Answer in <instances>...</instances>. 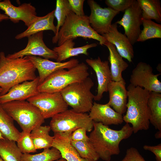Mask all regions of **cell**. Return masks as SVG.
<instances>
[{
    "label": "cell",
    "mask_w": 161,
    "mask_h": 161,
    "mask_svg": "<svg viewBox=\"0 0 161 161\" xmlns=\"http://www.w3.org/2000/svg\"><path fill=\"white\" fill-rule=\"evenodd\" d=\"M133 133L132 127L126 123L119 130L111 129L101 123L94 122V127L89 137L99 158L110 161L112 156L120 152L119 144L129 137Z\"/></svg>",
    "instance_id": "6da1fadb"
},
{
    "label": "cell",
    "mask_w": 161,
    "mask_h": 161,
    "mask_svg": "<svg viewBox=\"0 0 161 161\" xmlns=\"http://www.w3.org/2000/svg\"><path fill=\"white\" fill-rule=\"evenodd\" d=\"M36 69L28 56L11 59L0 52V96L6 94L14 86L37 77Z\"/></svg>",
    "instance_id": "7a4b0ae2"
},
{
    "label": "cell",
    "mask_w": 161,
    "mask_h": 161,
    "mask_svg": "<svg viewBox=\"0 0 161 161\" xmlns=\"http://www.w3.org/2000/svg\"><path fill=\"white\" fill-rule=\"evenodd\" d=\"M128 97L126 114L123 119L132 125L133 132L136 133L149 127L150 112L148 101L150 92L130 84L127 87Z\"/></svg>",
    "instance_id": "3957f363"
},
{
    "label": "cell",
    "mask_w": 161,
    "mask_h": 161,
    "mask_svg": "<svg viewBox=\"0 0 161 161\" xmlns=\"http://www.w3.org/2000/svg\"><path fill=\"white\" fill-rule=\"evenodd\" d=\"M79 37L96 40L102 46L104 45L107 41L105 38L92 28L88 16H78L71 11L67 15L57 37L52 38V41L53 44L58 43L59 46L67 40Z\"/></svg>",
    "instance_id": "277c9868"
},
{
    "label": "cell",
    "mask_w": 161,
    "mask_h": 161,
    "mask_svg": "<svg viewBox=\"0 0 161 161\" xmlns=\"http://www.w3.org/2000/svg\"><path fill=\"white\" fill-rule=\"evenodd\" d=\"M88 69L86 64L82 62L67 70L65 69L58 70L39 84L38 91L49 93L60 92L69 85L82 81L88 77Z\"/></svg>",
    "instance_id": "5b68a950"
},
{
    "label": "cell",
    "mask_w": 161,
    "mask_h": 161,
    "mask_svg": "<svg viewBox=\"0 0 161 161\" xmlns=\"http://www.w3.org/2000/svg\"><path fill=\"white\" fill-rule=\"evenodd\" d=\"M94 85L92 79H85L72 83L60 92L67 105L75 111L85 113L90 111L93 105L95 95L91 89Z\"/></svg>",
    "instance_id": "8992f818"
},
{
    "label": "cell",
    "mask_w": 161,
    "mask_h": 161,
    "mask_svg": "<svg viewBox=\"0 0 161 161\" xmlns=\"http://www.w3.org/2000/svg\"><path fill=\"white\" fill-rule=\"evenodd\" d=\"M1 104L22 131L31 132L44 122L38 109L27 101H13Z\"/></svg>",
    "instance_id": "52a82bcc"
},
{
    "label": "cell",
    "mask_w": 161,
    "mask_h": 161,
    "mask_svg": "<svg viewBox=\"0 0 161 161\" xmlns=\"http://www.w3.org/2000/svg\"><path fill=\"white\" fill-rule=\"evenodd\" d=\"M94 122L86 113L68 109L53 117L49 126L54 133L72 132L81 128H85L87 131L90 132L93 129Z\"/></svg>",
    "instance_id": "ba28073f"
},
{
    "label": "cell",
    "mask_w": 161,
    "mask_h": 161,
    "mask_svg": "<svg viewBox=\"0 0 161 161\" xmlns=\"http://www.w3.org/2000/svg\"><path fill=\"white\" fill-rule=\"evenodd\" d=\"M27 101L38 109L44 119L52 118L68 109V106L60 92H39L27 99Z\"/></svg>",
    "instance_id": "9c48e42d"
},
{
    "label": "cell",
    "mask_w": 161,
    "mask_h": 161,
    "mask_svg": "<svg viewBox=\"0 0 161 161\" xmlns=\"http://www.w3.org/2000/svg\"><path fill=\"white\" fill-rule=\"evenodd\" d=\"M153 71L149 64L142 62L138 63L132 72L130 84L150 92L161 93V82L158 79L161 74H154Z\"/></svg>",
    "instance_id": "30bf717a"
},
{
    "label": "cell",
    "mask_w": 161,
    "mask_h": 161,
    "mask_svg": "<svg viewBox=\"0 0 161 161\" xmlns=\"http://www.w3.org/2000/svg\"><path fill=\"white\" fill-rule=\"evenodd\" d=\"M141 9L137 0L124 11L122 18L115 22L122 26L124 34L133 45L137 42L142 24Z\"/></svg>",
    "instance_id": "8fae6325"
},
{
    "label": "cell",
    "mask_w": 161,
    "mask_h": 161,
    "mask_svg": "<svg viewBox=\"0 0 161 161\" xmlns=\"http://www.w3.org/2000/svg\"><path fill=\"white\" fill-rule=\"evenodd\" d=\"M87 2L91 11L88 16L90 26L101 35L107 33L113 19L120 12L109 7L102 8L93 0Z\"/></svg>",
    "instance_id": "7c38bea8"
},
{
    "label": "cell",
    "mask_w": 161,
    "mask_h": 161,
    "mask_svg": "<svg viewBox=\"0 0 161 161\" xmlns=\"http://www.w3.org/2000/svg\"><path fill=\"white\" fill-rule=\"evenodd\" d=\"M43 32H40L29 37L28 43L25 48L13 54H9L6 57L9 58L15 59L26 56H39L48 59L56 60L58 58L57 53L53 49L48 47L43 41Z\"/></svg>",
    "instance_id": "4fadbf2b"
},
{
    "label": "cell",
    "mask_w": 161,
    "mask_h": 161,
    "mask_svg": "<svg viewBox=\"0 0 161 161\" xmlns=\"http://www.w3.org/2000/svg\"><path fill=\"white\" fill-rule=\"evenodd\" d=\"M0 9L4 12L9 19L15 23L23 21L29 27L37 18L35 8L31 3H24L18 7L14 6L10 0L0 1Z\"/></svg>",
    "instance_id": "5bb4252c"
},
{
    "label": "cell",
    "mask_w": 161,
    "mask_h": 161,
    "mask_svg": "<svg viewBox=\"0 0 161 161\" xmlns=\"http://www.w3.org/2000/svg\"><path fill=\"white\" fill-rule=\"evenodd\" d=\"M27 56L38 70L39 75V84L54 72L61 69H70L79 63L78 60L74 58L66 62H53L38 56Z\"/></svg>",
    "instance_id": "9a60e30c"
},
{
    "label": "cell",
    "mask_w": 161,
    "mask_h": 161,
    "mask_svg": "<svg viewBox=\"0 0 161 161\" xmlns=\"http://www.w3.org/2000/svg\"><path fill=\"white\" fill-rule=\"evenodd\" d=\"M86 61L95 72L97 81V93L94 99L100 100L104 92H107L108 86L112 80L108 61H102L99 57L95 59H87Z\"/></svg>",
    "instance_id": "2e32d148"
},
{
    "label": "cell",
    "mask_w": 161,
    "mask_h": 161,
    "mask_svg": "<svg viewBox=\"0 0 161 161\" xmlns=\"http://www.w3.org/2000/svg\"><path fill=\"white\" fill-rule=\"evenodd\" d=\"M38 76L30 81H26L12 87L5 94L0 96V104L15 100H24L39 93Z\"/></svg>",
    "instance_id": "e0dca14e"
},
{
    "label": "cell",
    "mask_w": 161,
    "mask_h": 161,
    "mask_svg": "<svg viewBox=\"0 0 161 161\" xmlns=\"http://www.w3.org/2000/svg\"><path fill=\"white\" fill-rule=\"evenodd\" d=\"M102 35L114 46L123 58L129 62H132L134 54L133 46L126 36L119 31L117 24H112L108 32Z\"/></svg>",
    "instance_id": "ac0fdd59"
},
{
    "label": "cell",
    "mask_w": 161,
    "mask_h": 161,
    "mask_svg": "<svg viewBox=\"0 0 161 161\" xmlns=\"http://www.w3.org/2000/svg\"><path fill=\"white\" fill-rule=\"evenodd\" d=\"M126 84L124 79L118 81H112L107 87L109 96L107 103L115 111L122 115L126 110L128 93Z\"/></svg>",
    "instance_id": "d6986e66"
},
{
    "label": "cell",
    "mask_w": 161,
    "mask_h": 161,
    "mask_svg": "<svg viewBox=\"0 0 161 161\" xmlns=\"http://www.w3.org/2000/svg\"><path fill=\"white\" fill-rule=\"evenodd\" d=\"M89 114L94 122L108 126L118 125L123 122V116L115 111L107 103L103 104L94 102Z\"/></svg>",
    "instance_id": "ffe728a7"
},
{
    "label": "cell",
    "mask_w": 161,
    "mask_h": 161,
    "mask_svg": "<svg viewBox=\"0 0 161 161\" xmlns=\"http://www.w3.org/2000/svg\"><path fill=\"white\" fill-rule=\"evenodd\" d=\"M72 132L54 133L52 147L57 149L67 161H93L82 158L71 143Z\"/></svg>",
    "instance_id": "44dd1931"
},
{
    "label": "cell",
    "mask_w": 161,
    "mask_h": 161,
    "mask_svg": "<svg viewBox=\"0 0 161 161\" xmlns=\"http://www.w3.org/2000/svg\"><path fill=\"white\" fill-rule=\"evenodd\" d=\"M55 17L54 10L44 16H38L26 30L16 35L15 37V39L19 40L25 37L28 38L33 34L47 30L52 31L55 35L57 30L56 27L54 24Z\"/></svg>",
    "instance_id": "7402d4cb"
},
{
    "label": "cell",
    "mask_w": 161,
    "mask_h": 161,
    "mask_svg": "<svg viewBox=\"0 0 161 161\" xmlns=\"http://www.w3.org/2000/svg\"><path fill=\"white\" fill-rule=\"evenodd\" d=\"M73 40H67L61 45L53 49L58 55L56 62H61L70 57L80 54L88 55V50L90 48L97 46V44L93 43L87 44L80 47H75V43Z\"/></svg>",
    "instance_id": "603a6c76"
},
{
    "label": "cell",
    "mask_w": 161,
    "mask_h": 161,
    "mask_svg": "<svg viewBox=\"0 0 161 161\" xmlns=\"http://www.w3.org/2000/svg\"><path fill=\"white\" fill-rule=\"evenodd\" d=\"M104 45L109 50L108 60L110 64V68L112 80L120 81L123 79L122 73L128 68V64L123 60L113 44L106 41Z\"/></svg>",
    "instance_id": "cb8c5ba5"
},
{
    "label": "cell",
    "mask_w": 161,
    "mask_h": 161,
    "mask_svg": "<svg viewBox=\"0 0 161 161\" xmlns=\"http://www.w3.org/2000/svg\"><path fill=\"white\" fill-rule=\"evenodd\" d=\"M51 130L49 126H40L34 129L30 132V137L37 149L52 147L54 137L49 134Z\"/></svg>",
    "instance_id": "d4e9b609"
},
{
    "label": "cell",
    "mask_w": 161,
    "mask_h": 161,
    "mask_svg": "<svg viewBox=\"0 0 161 161\" xmlns=\"http://www.w3.org/2000/svg\"><path fill=\"white\" fill-rule=\"evenodd\" d=\"M149 121L155 129L161 130V94L150 92L148 101Z\"/></svg>",
    "instance_id": "484cf974"
},
{
    "label": "cell",
    "mask_w": 161,
    "mask_h": 161,
    "mask_svg": "<svg viewBox=\"0 0 161 161\" xmlns=\"http://www.w3.org/2000/svg\"><path fill=\"white\" fill-rule=\"evenodd\" d=\"M13 120L0 104V132L4 138L16 142L20 132L15 126Z\"/></svg>",
    "instance_id": "4316f807"
},
{
    "label": "cell",
    "mask_w": 161,
    "mask_h": 161,
    "mask_svg": "<svg viewBox=\"0 0 161 161\" xmlns=\"http://www.w3.org/2000/svg\"><path fill=\"white\" fill-rule=\"evenodd\" d=\"M141 9L142 18L161 22V6L159 0H137Z\"/></svg>",
    "instance_id": "83f0119b"
},
{
    "label": "cell",
    "mask_w": 161,
    "mask_h": 161,
    "mask_svg": "<svg viewBox=\"0 0 161 161\" xmlns=\"http://www.w3.org/2000/svg\"><path fill=\"white\" fill-rule=\"evenodd\" d=\"M22 154L16 141L4 138L0 140V156L4 161H21Z\"/></svg>",
    "instance_id": "f1b7e54d"
},
{
    "label": "cell",
    "mask_w": 161,
    "mask_h": 161,
    "mask_svg": "<svg viewBox=\"0 0 161 161\" xmlns=\"http://www.w3.org/2000/svg\"><path fill=\"white\" fill-rule=\"evenodd\" d=\"M143 28L141 30L137 42H143L153 38H161V24L152 20L142 18Z\"/></svg>",
    "instance_id": "f546056e"
},
{
    "label": "cell",
    "mask_w": 161,
    "mask_h": 161,
    "mask_svg": "<svg viewBox=\"0 0 161 161\" xmlns=\"http://www.w3.org/2000/svg\"><path fill=\"white\" fill-rule=\"evenodd\" d=\"M61 157L59 151L52 147L51 149H44L42 152L37 154H23L21 161H53Z\"/></svg>",
    "instance_id": "4dcf8cb0"
},
{
    "label": "cell",
    "mask_w": 161,
    "mask_h": 161,
    "mask_svg": "<svg viewBox=\"0 0 161 161\" xmlns=\"http://www.w3.org/2000/svg\"><path fill=\"white\" fill-rule=\"evenodd\" d=\"M71 143L82 158L93 161H97L99 157L89 140L73 141Z\"/></svg>",
    "instance_id": "1f68e13d"
},
{
    "label": "cell",
    "mask_w": 161,
    "mask_h": 161,
    "mask_svg": "<svg viewBox=\"0 0 161 161\" xmlns=\"http://www.w3.org/2000/svg\"><path fill=\"white\" fill-rule=\"evenodd\" d=\"M72 11L68 0H57L55 9L54 10V16L57 19L56 33L52 38L57 36L60 27L64 24L68 14Z\"/></svg>",
    "instance_id": "d6a6232c"
},
{
    "label": "cell",
    "mask_w": 161,
    "mask_h": 161,
    "mask_svg": "<svg viewBox=\"0 0 161 161\" xmlns=\"http://www.w3.org/2000/svg\"><path fill=\"white\" fill-rule=\"evenodd\" d=\"M17 145L22 154L37 151L30 137V132L23 131L20 132L16 141Z\"/></svg>",
    "instance_id": "836d02e7"
},
{
    "label": "cell",
    "mask_w": 161,
    "mask_h": 161,
    "mask_svg": "<svg viewBox=\"0 0 161 161\" xmlns=\"http://www.w3.org/2000/svg\"><path fill=\"white\" fill-rule=\"evenodd\" d=\"M135 0H106L105 3L114 10L119 12L124 11L130 7Z\"/></svg>",
    "instance_id": "e575fe53"
},
{
    "label": "cell",
    "mask_w": 161,
    "mask_h": 161,
    "mask_svg": "<svg viewBox=\"0 0 161 161\" xmlns=\"http://www.w3.org/2000/svg\"><path fill=\"white\" fill-rule=\"evenodd\" d=\"M121 161H146L137 149L133 147L127 149L125 156Z\"/></svg>",
    "instance_id": "d590c367"
},
{
    "label": "cell",
    "mask_w": 161,
    "mask_h": 161,
    "mask_svg": "<svg viewBox=\"0 0 161 161\" xmlns=\"http://www.w3.org/2000/svg\"><path fill=\"white\" fill-rule=\"evenodd\" d=\"M71 10L76 15L78 16L85 15L83 5L84 0H68Z\"/></svg>",
    "instance_id": "8d00e7d4"
},
{
    "label": "cell",
    "mask_w": 161,
    "mask_h": 161,
    "mask_svg": "<svg viewBox=\"0 0 161 161\" xmlns=\"http://www.w3.org/2000/svg\"><path fill=\"white\" fill-rule=\"evenodd\" d=\"M86 129L84 128L76 129L72 134L71 140L76 141L89 140V137L86 134Z\"/></svg>",
    "instance_id": "74e56055"
},
{
    "label": "cell",
    "mask_w": 161,
    "mask_h": 161,
    "mask_svg": "<svg viewBox=\"0 0 161 161\" xmlns=\"http://www.w3.org/2000/svg\"><path fill=\"white\" fill-rule=\"evenodd\" d=\"M143 148L145 150L151 151L155 155L156 161H161V144L151 146L145 145Z\"/></svg>",
    "instance_id": "f35d334b"
},
{
    "label": "cell",
    "mask_w": 161,
    "mask_h": 161,
    "mask_svg": "<svg viewBox=\"0 0 161 161\" xmlns=\"http://www.w3.org/2000/svg\"><path fill=\"white\" fill-rule=\"evenodd\" d=\"M9 19V17L4 14L1 13L0 11V22L3 20H8Z\"/></svg>",
    "instance_id": "ab89813d"
},
{
    "label": "cell",
    "mask_w": 161,
    "mask_h": 161,
    "mask_svg": "<svg viewBox=\"0 0 161 161\" xmlns=\"http://www.w3.org/2000/svg\"><path fill=\"white\" fill-rule=\"evenodd\" d=\"M155 137L156 139H160L161 138V130H158L155 134Z\"/></svg>",
    "instance_id": "60d3db41"
},
{
    "label": "cell",
    "mask_w": 161,
    "mask_h": 161,
    "mask_svg": "<svg viewBox=\"0 0 161 161\" xmlns=\"http://www.w3.org/2000/svg\"><path fill=\"white\" fill-rule=\"evenodd\" d=\"M56 161H67L65 159L61 157L59 159L56 160Z\"/></svg>",
    "instance_id": "b9f144b4"
},
{
    "label": "cell",
    "mask_w": 161,
    "mask_h": 161,
    "mask_svg": "<svg viewBox=\"0 0 161 161\" xmlns=\"http://www.w3.org/2000/svg\"><path fill=\"white\" fill-rule=\"evenodd\" d=\"M4 138L3 137L1 134L0 132V140L1 139H3Z\"/></svg>",
    "instance_id": "7bdbcfd3"
},
{
    "label": "cell",
    "mask_w": 161,
    "mask_h": 161,
    "mask_svg": "<svg viewBox=\"0 0 161 161\" xmlns=\"http://www.w3.org/2000/svg\"><path fill=\"white\" fill-rule=\"evenodd\" d=\"M0 161H4L0 156Z\"/></svg>",
    "instance_id": "ee69618b"
},
{
    "label": "cell",
    "mask_w": 161,
    "mask_h": 161,
    "mask_svg": "<svg viewBox=\"0 0 161 161\" xmlns=\"http://www.w3.org/2000/svg\"><path fill=\"white\" fill-rule=\"evenodd\" d=\"M2 91V89L0 87V94L1 93Z\"/></svg>",
    "instance_id": "f6af8a7d"
}]
</instances>
